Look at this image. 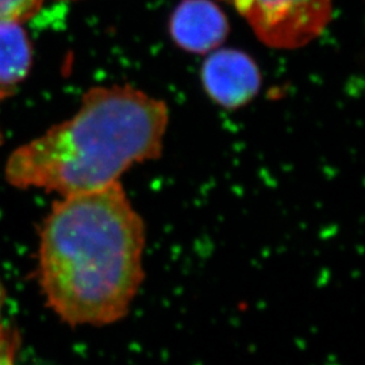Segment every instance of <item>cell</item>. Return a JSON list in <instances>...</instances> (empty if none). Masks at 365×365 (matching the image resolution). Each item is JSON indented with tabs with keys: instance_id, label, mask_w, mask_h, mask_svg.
Returning a JSON list of instances; mask_svg holds the SVG:
<instances>
[{
	"instance_id": "277c9868",
	"label": "cell",
	"mask_w": 365,
	"mask_h": 365,
	"mask_svg": "<svg viewBox=\"0 0 365 365\" xmlns=\"http://www.w3.org/2000/svg\"><path fill=\"white\" fill-rule=\"evenodd\" d=\"M205 90L214 102L235 108L250 102L260 90V71L241 51L222 49L210 54L202 68Z\"/></svg>"
},
{
	"instance_id": "7a4b0ae2",
	"label": "cell",
	"mask_w": 365,
	"mask_h": 365,
	"mask_svg": "<svg viewBox=\"0 0 365 365\" xmlns=\"http://www.w3.org/2000/svg\"><path fill=\"white\" fill-rule=\"evenodd\" d=\"M168 123L167 103L133 86L95 87L73 117L14 150L6 179L61 196L103 188L161 156Z\"/></svg>"
},
{
	"instance_id": "8992f818",
	"label": "cell",
	"mask_w": 365,
	"mask_h": 365,
	"mask_svg": "<svg viewBox=\"0 0 365 365\" xmlns=\"http://www.w3.org/2000/svg\"><path fill=\"white\" fill-rule=\"evenodd\" d=\"M31 46L19 22H0V88L9 90L26 78Z\"/></svg>"
},
{
	"instance_id": "3957f363",
	"label": "cell",
	"mask_w": 365,
	"mask_h": 365,
	"mask_svg": "<svg viewBox=\"0 0 365 365\" xmlns=\"http://www.w3.org/2000/svg\"><path fill=\"white\" fill-rule=\"evenodd\" d=\"M257 38L274 49H298L318 38L333 16V0H233Z\"/></svg>"
},
{
	"instance_id": "6da1fadb",
	"label": "cell",
	"mask_w": 365,
	"mask_h": 365,
	"mask_svg": "<svg viewBox=\"0 0 365 365\" xmlns=\"http://www.w3.org/2000/svg\"><path fill=\"white\" fill-rule=\"evenodd\" d=\"M146 229L120 182L63 196L45 220L39 276L53 312L72 327L122 321L145 279Z\"/></svg>"
},
{
	"instance_id": "9c48e42d",
	"label": "cell",
	"mask_w": 365,
	"mask_h": 365,
	"mask_svg": "<svg viewBox=\"0 0 365 365\" xmlns=\"http://www.w3.org/2000/svg\"><path fill=\"white\" fill-rule=\"evenodd\" d=\"M6 95H7V91H6V90H3V88H0V101H1ZM0 140H1V134H0Z\"/></svg>"
},
{
	"instance_id": "52a82bcc",
	"label": "cell",
	"mask_w": 365,
	"mask_h": 365,
	"mask_svg": "<svg viewBox=\"0 0 365 365\" xmlns=\"http://www.w3.org/2000/svg\"><path fill=\"white\" fill-rule=\"evenodd\" d=\"M42 0H0V22H25L38 13Z\"/></svg>"
},
{
	"instance_id": "ba28073f",
	"label": "cell",
	"mask_w": 365,
	"mask_h": 365,
	"mask_svg": "<svg viewBox=\"0 0 365 365\" xmlns=\"http://www.w3.org/2000/svg\"><path fill=\"white\" fill-rule=\"evenodd\" d=\"M4 300H6V294H4V289H3V286L0 284V318H1V314H3V307H4Z\"/></svg>"
},
{
	"instance_id": "5b68a950",
	"label": "cell",
	"mask_w": 365,
	"mask_h": 365,
	"mask_svg": "<svg viewBox=\"0 0 365 365\" xmlns=\"http://www.w3.org/2000/svg\"><path fill=\"white\" fill-rule=\"evenodd\" d=\"M170 36L188 52L217 49L229 33V22L221 9L210 0H182L170 18Z\"/></svg>"
}]
</instances>
